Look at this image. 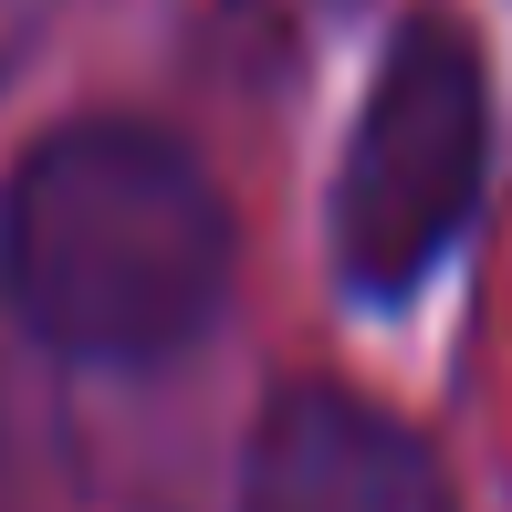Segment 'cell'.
I'll return each mask as SVG.
<instances>
[{"mask_svg": "<svg viewBox=\"0 0 512 512\" xmlns=\"http://www.w3.org/2000/svg\"><path fill=\"white\" fill-rule=\"evenodd\" d=\"M0 304L63 366H168L230 304V199L147 115L53 126L0 189Z\"/></svg>", "mask_w": 512, "mask_h": 512, "instance_id": "1", "label": "cell"}, {"mask_svg": "<svg viewBox=\"0 0 512 512\" xmlns=\"http://www.w3.org/2000/svg\"><path fill=\"white\" fill-rule=\"evenodd\" d=\"M63 0H0V95H11V74L42 53V32H53Z\"/></svg>", "mask_w": 512, "mask_h": 512, "instance_id": "4", "label": "cell"}, {"mask_svg": "<svg viewBox=\"0 0 512 512\" xmlns=\"http://www.w3.org/2000/svg\"><path fill=\"white\" fill-rule=\"evenodd\" d=\"M492 168V74L450 11H418L387 42L335 168V272L366 304H398L471 230Z\"/></svg>", "mask_w": 512, "mask_h": 512, "instance_id": "2", "label": "cell"}, {"mask_svg": "<svg viewBox=\"0 0 512 512\" xmlns=\"http://www.w3.org/2000/svg\"><path fill=\"white\" fill-rule=\"evenodd\" d=\"M241 512H460L439 450L356 387H283L241 450Z\"/></svg>", "mask_w": 512, "mask_h": 512, "instance_id": "3", "label": "cell"}]
</instances>
